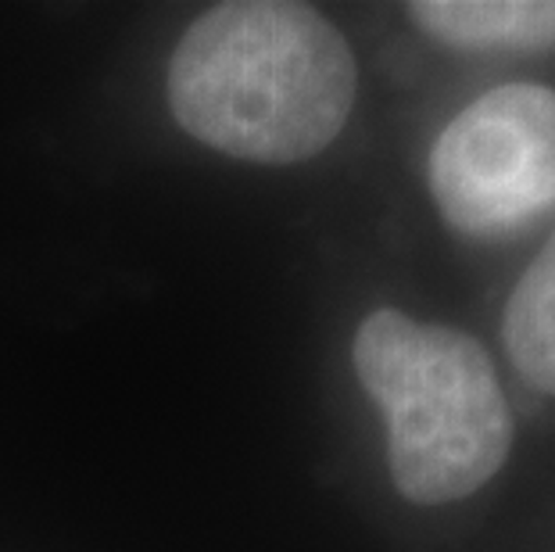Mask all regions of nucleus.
Returning a JSON list of instances; mask_svg holds the SVG:
<instances>
[{
  "mask_svg": "<svg viewBox=\"0 0 555 552\" xmlns=\"http://www.w3.org/2000/svg\"><path fill=\"white\" fill-rule=\"evenodd\" d=\"M356 54L309 4L241 0L191 22L169 62V108L230 158L287 166L334 144L356 104Z\"/></svg>",
  "mask_w": 555,
  "mask_h": 552,
  "instance_id": "obj_1",
  "label": "nucleus"
},
{
  "mask_svg": "<svg viewBox=\"0 0 555 552\" xmlns=\"http://www.w3.org/2000/svg\"><path fill=\"white\" fill-rule=\"evenodd\" d=\"M351 362L384 409L391 477L409 502L466 499L509 460V402L480 341L376 309L359 326Z\"/></svg>",
  "mask_w": 555,
  "mask_h": 552,
  "instance_id": "obj_2",
  "label": "nucleus"
},
{
  "mask_svg": "<svg viewBox=\"0 0 555 552\" xmlns=\"http://www.w3.org/2000/svg\"><path fill=\"white\" fill-rule=\"evenodd\" d=\"M409 15L459 51H555V0H420Z\"/></svg>",
  "mask_w": 555,
  "mask_h": 552,
  "instance_id": "obj_4",
  "label": "nucleus"
},
{
  "mask_svg": "<svg viewBox=\"0 0 555 552\" xmlns=\"http://www.w3.org/2000/svg\"><path fill=\"white\" fill-rule=\"evenodd\" d=\"M430 194L466 238H505L555 208V90L505 84L466 104L430 147Z\"/></svg>",
  "mask_w": 555,
  "mask_h": 552,
  "instance_id": "obj_3",
  "label": "nucleus"
},
{
  "mask_svg": "<svg viewBox=\"0 0 555 552\" xmlns=\"http://www.w3.org/2000/svg\"><path fill=\"white\" fill-rule=\"evenodd\" d=\"M505 351L524 377L555 395V230L505 305Z\"/></svg>",
  "mask_w": 555,
  "mask_h": 552,
  "instance_id": "obj_5",
  "label": "nucleus"
}]
</instances>
